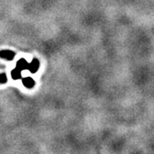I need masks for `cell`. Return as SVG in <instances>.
<instances>
[{"mask_svg":"<svg viewBox=\"0 0 154 154\" xmlns=\"http://www.w3.org/2000/svg\"><path fill=\"white\" fill-rule=\"evenodd\" d=\"M16 53L10 50H2L0 51V57L5 58L6 60H13Z\"/></svg>","mask_w":154,"mask_h":154,"instance_id":"obj_1","label":"cell"},{"mask_svg":"<svg viewBox=\"0 0 154 154\" xmlns=\"http://www.w3.org/2000/svg\"><path fill=\"white\" fill-rule=\"evenodd\" d=\"M38 69H39V61L37 58H33V61L29 63L28 69L32 74H35L36 72L38 71Z\"/></svg>","mask_w":154,"mask_h":154,"instance_id":"obj_2","label":"cell"},{"mask_svg":"<svg viewBox=\"0 0 154 154\" xmlns=\"http://www.w3.org/2000/svg\"><path fill=\"white\" fill-rule=\"evenodd\" d=\"M28 65H29V63H28V62H27V60L24 59V58H21L20 60L17 61V68L18 69L22 70V71L28 69Z\"/></svg>","mask_w":154,"mask_h":154,"instance_id":"obj_3","label":"cell"},{"mask_svg":"<svg viewBox=\"0 0 154 154\" xmlns=\"http://www.w3.org/2000/svg\"><path fill=\"white\" fill-rule=\"evenodd\" d=\"M22 84L27 88H33L35 85V82L32 77H25L22 79Z\"/></svg>","mask_w":154,"mask_h":154,"instance_id":"obj_4","label":"cell"},{"mask_svg":"<svg viewBox=\"0 0 154 154\" xmlns=\"http://www.w3.org/2000/svg\"><path fill=\"white\" fill-rule=\"evenodd\" d=\"M11 77L13 80H20L22 78V70L18 69L17 68L14 69L11 71Z\"/></svg>","mask_w":154,"mask_h":154,"instance_id":"obj_5","label":"cell"},{"mask_svg":"<svg viewBox=\"0 0 154 154\" xmlns=\"http://www.w3.org/2000/svg\"><path fill=\"white\" fill-rule=\"evenodd\" d=\"M6 82H7V76H6L5 73L0 74V83L1 84H5Z\"/></svg>","mask_w":154,"mask_h":154,"instance_id":"obj_6","label":"cell"}]
</instances>
